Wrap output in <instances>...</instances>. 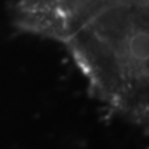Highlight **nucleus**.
<instances>
[{
  "label": "nucleus",
  "mask_w": 149,
  "mask_h": 149,
  "mask_svg": "<svg viewBox=\"0 0 149 149\" xmlns=\"http://www.w3.org/2000/svg\"><path fill=\"white\" fill-rule=\"evenodd\" d=\"M93 96L137 125L149 118V0L102 11L63 44Z\"/></svg>",
  "instance_id": "f257e3e1"
},
{
  "label": "nucleus",
  "mask_w": 149,
  "mask_h": 149,
  "mask_svg": "<svg viewBox=\"0 0 149 149\" xmlns=\"http://www.w3.org/2000/svg\"><path fill=\"white\" fill-rule=\"evenodd\" d=\"M136 0H16L20 30L63 45L102 11Z\"/></svg>",
  "instance_id": "f03ea898"
}]
</instances>
